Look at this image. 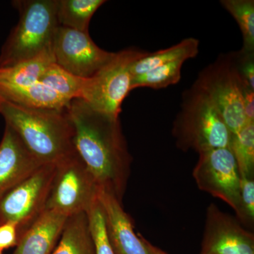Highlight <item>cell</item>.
<instances>
[{
    "label": "cell",
    "instance_id": "obj_4",
    "mask_svg": "<svg viewBox=\"0 0 254 254\" xmlns=\"http://www.w3.org/2000/svg\"><path fill=\"white\" fill-rule=\"evenodd\" d=\"M173 133L179 148L198 153L229 148L232 137L213 102L195 85L184 93Z\"/></svg>",
    "mask_w": 254,
    "mask_h": 254
},
{
    "label": "cell",
    "instance_id": "obj_23",
    "mask_svg": "<svg viewBox=\"0 0 254 254\" xmlns=\"http://www.w3.org/2000/svg\"><path fill=\"white\" fill-rule=\"evenodd\" d=\"M185 62L177 61L166 64L144 73L132 78L131 91L137 88L161 89L179 83L181 70Z\"/></svg>",
    "mask_w": 254,
    "mask_h": 254
},
{
    "label": "cell",
    "instance_id": "obj_26",
    "mask_svg": "<svg viewBox=\"0 0 254 254\" xmlns=\"http://www.w3.org/2000/svg\"><path fill=\"white\" fill-rule=\"evenodd\" d=\"M237 72L247 86L254 89V52L241 49L232 53Z\"/></svg>",
    "mask_w": 254,
    "mask_h": 254
},
{
    "label": "cell",
    "instance_id": "obj_27",
    "mask_svg": "<svg viewBox=\"0 0 254 254\" xmlns=\"http://www.w3.org/2000/svg\"><path fill=\"white\" fill-rule=\"evenodd\" d=\"M18 240V229L16 224L5 222L0 225V250L16 247Z\"/></svg>",
    "mask_w": 254,
    "mask_h": 254
},
{
    "label": "cell",
    "instance_id": "obj_24",
    "mask_svg": "<svg viewBox=\"0 0 254 254\" xmlns=\"http://www.w3.org/2000/svg\"><path fill=\"white\" fill-rule=\"evenodd\" d=\"M87 215L94 244L95 254H115L108 239L104 215L98 200L88 210Z\"/></svg>",
    "mask_w": 254,
    "mask_h": 254
},
{
    "label": "cell",
    "instance_id": "obj_9",
    "mask_svg": "<svg viewBox=\"0 0 254 254\" xmlns=\"http://www.w3.org/2000/svg\"><path fill=\"white\" fill-rule=\"evenodd\" d=\"M193 176L200 190L227 203L237 213L240 206L241 176L230 148L198 153Z\"/></svg>",
    "mask_w": 254,
    "mask_h": 254
},
{
    "label": "cell",
    "instance_id": "obj_15",
    "mask_svg": "<svg viewBox=\"0 0 254 254\" xmlns=\"http://www.w3.org/2000/svg\"><path fill=\"white\" fill-rule=\"evenodd\" d=\"M0 96L15 104L38 109L65 110L71 101L40 82L27 86L0 84Z\"/></svg>",
    "mask_w": 254,
    "mask_h": 254
},
{
    "label": "cell",
    "instance_id": "obj_5",
    "mask_svg": "<svg viewBox=\"0 0 254 254\" xmlns=\"http://www.w3.org/2000/svg\"><path fill=\"white\" fill-rule=\"evenodd\" d=\"M99 188L75 150L55 164L45 210L68 217L88 210L98 200Z\"/></svg>",
    "mask_w": 254,
    "mask_h": 254
},
{
    "label": "cell",
    "instance_id": "obj_7",
    "mask_svg": "<svg viewBox=\"0 0 254 254\" xmlns=\"http://www.w3.org/2000/svg\"><path fill=\"white\" fill-rule=\"evenodd\" d=\"M146 53L137 48L115 53L109 63L87 79L81 99L96 111L120 118L124 100L131 91V64Z\"/></svg>",
    "mask_w": 254,
    "mask_h": 254
},
{
    "label": "cell",
    "instance_id": "obj_18",
    "mask_svg": "<svg viewBox=\"0 0 254 254\" xmlns=\"http://www.w3.org/2000/svg\"><path fill=\"white\" fill-rule=\"evenodd\" d=\"M55 63L53 48L36 58L9 66H0V84L27 86L39 82V78L51 64Z\"/></svg>",
    "mask_w": 254,
    "mask_h": 254
},
{
    "label": "cell",
    "instance_id": "obj_28",
    "mask_svg": "<svg viewBox=\"0 0 254 254\" xmlns=\"http://www.w3.org/2000/svg\"><path fill=\"white\" fill-rule=\"evenodd\" d=\"M243 108L247 124L254 123V89L246 86L242 91Z\"/></svg>",
    "mask_w": 254,
    "mask_h": 254
},
{
    "label": "cell",
    "instance_id": "obj_12",
    "mask_svg": "<svg viewBox=\"0 0 254 254\" xmlns=\"http://www.w3.org/2000/svg\"><path fill=\"white\" fill-rule=\"evenodd\" d=\"M98 201L104 215L107 234L115 254H150L141 238L136 235L129 215L115 196L99 190Z\"/></svg>",
    "mask_w": 254,
    "mask_h": 254
},
{
    "label": "cell",
    "instance_id": "obj_1",
    "mask_svg": "<svg viewBox=\"0 0 254 254\" xmlns=\"http://www.w3.org/2000/svg\"><path fill=\"white\" fill-rule=\"evenodd\" d=\"M75 151L100 190L123 201L131 172V155L120 118L100 113L81 98L68 103Z\"/></svg>",
    "mask_w": 254,
    "mask_h": 254
},
{
    "label": "cell",
    "instance_id": "obj_22",
    "mask_svg": "<svg viewBox=\"0 0 254 254\" xmlns=\"http://www.w3.org/2000/svg\"><path fill=\"white\" fill-rule=\"evenodd\" d=\"M220 2L238 23L243 37L242 50L254 52V0H222Z\"/></svg>",
    "mask_w": 254,
    "mask_h": 254
},
{
    "label": "cell",
    "instance_id": "obj_6",
    "mask_svg": "<svg viewBox=\"0 0 254 254\" xmlns=\"http://www.w3.org/2000/svg\"><path fill=\"white\" fill-rule=\"evenodd\" d=\"M193 85L211 100L232 134L245 127L242 91L248 86L237 72L232 53L219 56L200 73Z\"/></svg>",
    "mask_w": 254,
    "mask_h": 254
},
{
    "label": "cell",
    "instance_id": "obj_11",
    "mask_svg": "<svg viewBox=\"0 0 254 254\" xmlns=\"http://www.w3.org/2000/svg\"><path fill=\"white\" fill-rule=\"evenodd\" d=\"M200 254H254V234L211 203L207 208Z\"/></svg>",
    "mask_w": 254,
    "mask_h": 254
},
{
    "label": "cell",
    "instance_id": "obj_21",
    "mask_svg": "<svg viewBox=\"0 0 254 254\" xmlns=\"http://www.w3.org/2000/svg\"><path fill=\"white\" fill-rule=\"evenodd\" d=\"M230 149L236 160L241 177H254V123H249L242 129L232 134Z\"/></svg>",
    "mask_w": 254,
    "mask_h": 254
},
{
    "label": "cell",
    "instance_id": "obj_14",
    "mask_svg": "<svg viewBox=\"0 0 254 254\" xmlns=\"http://www.w3.org/2000/svg\"><path fill=\"white\" fill-rule=\"evenodd\" d=\"M68 217L45 210L18 237L13 254H52L59 242Z\"/></svg>",
    "mask_w": 254,
    "mask_h": 254
},
{
    "label": "cell",
    "instance_id": "obj_16",
    "mask_svg": "<svg viewBox=\"0 0 254 254\" xmlns=\"http://www.w3.org/2000/svg\"><path fill=\"white\" fill-rule=\"evenodd\" d=\"M52 254H95L86 213L68 217L59 242Z\"/></svg>",
    "mask_w": 254,
    "mask_h": 254
},
{
    "label": "cell",
    "instance_id": "obj_2",
    "mask_svg": "<svg viewBox=\"0 0 254 254\" xmlns=\"http://www.w3.org/2000/svg\"><path fill=\"white\" fill-rule=\"evenodd\" d=\"M0 115L43 165L57 163L74 150L66 109L26 108L0 96Z\"/></svg>",
    "mask_w": 254,
    "mask_h": 254
},
{
    "label": "cell",
    "instance_id": "obj_17",
    "mask_svg": "<svg viewBox=\"0 0 254 254\" xmlns=\"http://www.w3.org/2000/svg\"><path fill=\"white\" fill-rule=\"evenodd\" d=\"M199 51V41L194 38H187L175 46L147 53L144 56L133 62L131 66L132 78L148 72L166 64L177 61L186 62L195 58Z\"/></svg>",
    "mask_w": 254,
    "mask_h": 254
},
{
    "label": "cell",
    "instance_id": "obj_8",
    "mask_svg": "<svg viewBox=\"0 0 254 254\" xmlns=\"http://www.w3.org/2000/svg\"><path fill=\"white\" fill-rule=\"evenodd\" d=\"M55 164L42 165L0 198V225L16 224L19 237L44 211Z\"/></svg>",
    "mask_w": 254,
    "mask_h": 254
},
{
    "label": "cell",
    "instance_id": "obj_30",
    "mask_svg": "<svg viewBox=\"0 0 254 254\" xmlns=\"http://www.w3.org/2000/svg\"><path fill=\"white\" fill-rule=\"evenodd\" d=\"M3 250H0V254H2Z\"/></svg>",
    "mask_w": 254,
    "mask_h": 254
},
{
    "label": "cell",
    "instance_id": "obj_19",
    "mask_svg": "<svg viewBox=\"0 0 254 254\" xmlns=\"http://www.w3.org/2000/svg\"><path fill=\"white\" fill-rule=\"evenodd\" d=\"M104 0H58L57 18L59 26L88 32L92 16Z\"/></svg>",
    "mask_w": 254,
    "mask_h": 254
},
{
    "label": "cell",
    "instance_id": "obj_10",
    "mask_svg": "<svg viewBox=\"0 0 254 254\" xmlns=\"http://www.w3.org/2000/svg\"><path fill=\"white\" fill-rule=\"evenodd\" d=\"M53 52L56 64L84 78L94 76L115 54L97 46L88 32L60 26L55 33Z\"/></svg>",
    "mask_w": 254,
    "mask_h": 254
},
{
    "label": "cell",
    "instance_id": "obj_25",
    "mask_svg": "<svg viewBox=\"0 0 254 254\" xmlns=\"http://www.w3.org/2000/svg\"><path fill=\"white\" fill-rule=\"evenodd\" d=\"M241 221L252 226L254 222V177H241L240 206L237 213Z\"/></svg>",
    "mask_w": 254,
    "mask_h": 254
},
{
    "label": "cell",
    "instance_id": "obj_29",
    "mask_svg": "<svg viewBox=\"0 0 254 254\" xmlns=\"http://www.w3.org/2000/svg\"><path fill=\"white\" fill-rule=\"evenodd\" d=\"M141 238L143 242H144L145 246H146L147 248H148V251H149L150 254H167L166 252H164V251L159 249L158 247L152 245L150 242H148V241L142 236V235Z\"/></svg>",
    "mask_w": 254,
    "mask_h": 254
},
{
    "label": "cell",
    "instance_id": "obj_3",
    "mask_svg": "<svg viewBox=\"0 0 254 254\" xmlns=\"http://www.w3.org/2000/svg\"><path fill=\"white\" fill-rule=\"evenodd\" d=\"M58 0H18L13 5L19 21L0 52V66H9L36 58L53 48L59 26Z\"/></svg>",
    "mask_w": 254,
    "mask_h": 254
},
{
    "label": "cell",
    "instance_id": "obj_20",
    "mask_svg": "<svg viewBox=\"0 0 254 254\" xmlns=\"http://www.w3.org/2000/svg\"><path fill=\"white\" fill-rule=\"evenodd\" d=\"M87 79L75 76L53 63L45 70L39 82L64 98L71 100L81 98Z\"/></svg>",
    "mask_w": 254,
    "mask_h": 254
},
{
    "label": "cell",
    "instance_id": "obj_13",
    "mask_svg": "<svg viewBox=\"0 0 254 254\" xmlns=\"http://www.w3.org/2000/svg\"><path fill=\"white\" fill-rule=\"evenodd\" d=\"M42 165L16 132L6 125L0 143V198Z\"/></svg>",
    "mask_w": 254,
    "mask_h": 254
}]
</instances>
